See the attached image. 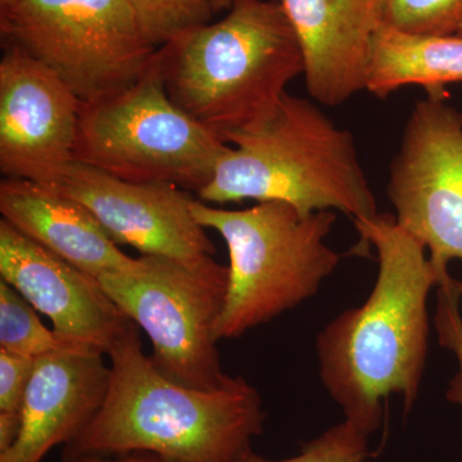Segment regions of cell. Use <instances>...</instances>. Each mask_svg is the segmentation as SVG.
<instances>
[{
	"label": "cell",
	"instance_id": "cell-1",
	"mask_svg": "<svg viewBox=\"0 0 462 462\" xmlns=\"http://www.w3.org/2000/svg\"><path fill=\"white\" fill-rule=\"evenodd\" d=\"M361 243L376 249L378 278L364 305L346 310L319 333L316 354L328 393L345 420L372 436L384 403L419 397L430 346L428 297L439 284L427 248L392 215L355 220Z\"/></svg>",
	"mask_w": 462,
	"mask_h": 462
},
{
	"label": "cell",
	"instance_id": "cell-2",
	"mask_svg": "<svg viewBox=\"0 0 462 462\" xmlns=\"http://www.w3.org/2000/svg\"><path fill=\"white\" fill-rule=\"evenodd\" d=\"M109 384L93 420L65 445L62 462L84 456H154L161 462H245L263 433V400L242 376L199 391L163 375L143 351L135 322L108 352Z\"/></svg>",
	"mask_w": 462,
	"mask_h": 462
},
{
	"label": "cell",
	"instance_id": "cell-3",
	"mask_svg": "<svg viewBox=\"0 0 462 462\" xmlns=\"http://www.w3.org/2000/svg\"><path fill=\"white\" fill-rule=\"evenodd\" d=\"M158 58L172 102L224 142L269 120L303 75L284 9L264 0H239L218 23L158 48Z\"/></svg>",
	"mask_w": 462,
	"mask_h": 462
},
{
	"label": "cell",
	"instance_id": "cell-4",
	"mask_svg": "<svg viewBox=\"0 0 462 462\" xmlns=\"http://www.w3.org/2000/svg\"><path fill=\"white\" fill-rule=\"evenodd\" d=\"M229 148L199 191L208 205L282 202L302 215L379 214L354 138L311 100L285 94L272 117L227 136Z\"/></svg>",
	"mask_w": 462,
	"mask_h": 462
},
{
	"label": "cell",
	"instance_id": "cell-5",
	"mask_svg": "<svg viewBox=\"0 0 462 462\" xmlns=\"http://www.w3.org/2000/svg\"><path fill=\"white\" fill-rule=\"evenodd\" d=\"M191 214L229 252V287L216 339H236L318 293L338 266L327 245L334 211L302 215L282 202L225 209L194 199Z\"/></svg>",
	"mask_w": 462,
	"mask_h": 462
},
{
	"label": "cell",
	"instance_id": "cell-6",
	"mask_svg": "<svg viewBox=\"0 0 462 462\" xmlns=\"http://www.w3.org/2000/svg\"><path fill=\"white\" fill-rule=\"evenodd\" d=\"M229 144L167 94L158 51L141 80L81 107L75 161L134 182H169L199 191Z\"/></svg>",
	"mask_w": 462,
	"mask_h": 462
},
{
	"label": "cell",
	"instance_id": "cell-7",
	"mask_svg": "<svg viewBox=\"0 0 462 462\" xmlns=\"http://www.w3.org/2000/svg\"><path fill=\"white\" fill-rule=\"evenodd\" d=\"M116 305L144 330L158 370L184 387H221L216 324L229 287V266L214 256L187 263L141 254L129 270L98 276Z\"/></svg>",
	"mask_w": 462,
	"mask_h": 462
},
{
	"label": "cell",
	"instance_id": "cell-8",
	"mask_svg": "<svg viewBox=\"0 0 462 462\" xmlns=\"http://www.w3.org/2000/svg\"><path fill=\"white\" fill-rule=\"evenodd\" d=\"M0 33L85 105L141 80L158 51L125 0H0Z\"/></svg>",
	"mask_w": 462,
	"mask_h": 462
},
{
	"label": "cell",
	"instance_id": "cell-9",
	"mask_svg": "<svg viewBox=\"0 0 462 462\" xmlns=\"http://www.w3.org/2000/svg\"><path fill=\"white\" fill-rule=\"evenodd\" d=\"M387 193L397 224L425 245L443 281L451 261L462 263V114L443 96L415 103Z\"/></svg>",
	"mask_w": 462,
	"mask_h": 462
},
{
	"label": "cell",
	"instance_id": "cell-10",
	"mask_svg": "<svg viewBox=\"0 0 462 462\" xmlns=\"http://www.w3.org/2000/svg\"><path fill=\"white\" fill-rule=\"evenodd\" d=\"M83 102L47 66L14 45L0 60V171L56 187L75 162Z\"/></svg>",
	"mask_w": 462,
	"mask_h": 462
},
{
	"label": "cell",
	"instance_id": "cell-11",
	"mask_svg": "<svg viewBox=\"0 0 462 462\" xmlns=\"http://www.w3.org/2000/svg\"><path fill=\"white\" fill-rule=\"evenodd\" d=\"M51 188L87 207L118 245L187 263L215 254L191 214L194 199L178 185L123 180L75 161Z\"/></svg>",
	"mask_w": 462,
	"mask_h": 462
},
{
	"label": "cell",
	"instance_id": "cell-12",
	"mask_svg": "<svg viewBox=\"0 0 462 462\" xmlns=\"http://www.w3.org/2000/svg\"><path fill=\"white\" fill-rule=\"evenodd\" d=\"M0 276L66 338L108 355L133 324L98 279L0 220Z\"/></svg>",
	"mask_w": 462,
	"mask_h": 462
},
{
	"label": "cell",
	"instance_id": "cell-13",
	"mask_svg": "<svg viewBox=\"0 0 462 462\" xmlns=\"http://www.w3.org/2000/svg\"><path fill=\"white\" fill-rule=\"evenodd\" d=\"M303 56L307 90L321 105H343L365 90L374 35L385 0H281Z\"/></svg>",
	"mask_w": 462,
	"mask_h": 462
},
{
	"label": "cell",
	"instance_id": "cell-14",
	"mask_svg": "<svg viewBox=\"0 0 462 462\" xmlns=\"http://www.w3.org/2000/svg\"><path fill=\"white\" fill-rule=\"evenodd\" d=\"M100 352L60 351L36 358L23 406V425L0 462H42L93 420L107 396L111 369Z\"/></svg>",
	"mask_w": 462,
	"mask_h": 462
},
{
	"label": "cell",
	"instance_id": "cell-15",
	"mask_svg": "<svg viewBox=\"0 0 462 462\" xmlns=\"http://www.w3.org/2000/svg\"><path fill=\"white\" fill-rule=\"evenodd\" d=\"M0 214L27 238L96 278L129 270L135 263L87 207L56 188L5 178Z\"/></svg>",
	"mask_w": 462,
	"mask_h": 462
},
{
	"label": "cell",
	"instance_id": "cell-16",
	"mask_svg": "<svg viewBox=\"0 0 462 462\" xmlns=\"http://www.w3.org/2000/svg\"><path fill=\"white\" fill-rule=\"evenodd\" d=\"M462 84V36L421 35L383 23L374 35L365 90L379 98L409 85L445 96L447 85Z\"/></svg>",
	"mask_w": 462,
	"mask_h": 462
},
{
	"label": "cell",
	"instance_id": "cell-17",
	"mask_svg": "<svg viewBox=\"0 0 462 462\" xmlns=\"http://www.w3.org/2000/svg\"><path fill=\"white\" fill-rule=\"evenodd\" d=\"M0 349L25 356L33 360L51 352H100L99 349L89 345L66 338L54 329H48L39 318L35 307L2 279H0Z\"/></svg>",
	"mask_w": 462,
	"mask_h": 462
},
{
	"label": "cell",
	"instance_id": "cell-18",
	"mask_svg": "<svg viewBox=\"0 0 462 462\" xmlns=\"http://www.w3.org/2000/svg\"><path fill=\"white\" fill-rule=\"evenodd\" d=\"M133 9L145 38L156 48L194 27L205 25L214 16L208 0H125Z\"/></svg>",
	"mask_w": 462,
	"mask_h": 462
},
{
	"label": "cell",
	"instance_id": "cell-19",
	"mask_svg": "<svg viewBox=\"0 0 462 462\" xmlns=\"http://www.w3.org/2000/svg\"><path fill=\"white\" fill-rule=\"evenodd\" d=\"M384 23L421 35L462 36V0H385Z\"/></svg>",
	"mask_w": 462,
	"mask_h": 462
},
{
	"label": "cell",
	"instance_id": "cell-20",
	"mask_svg": "<svg viewBox=\"0 0 462 462\" xmlns=\"http://www.w3.org/2000/svg\"><path fill=\"white\" fill-rule=\"evenodd\" d=\"M369 457V436L343 420L310 442L300 454L284 460H266L256 454L245 462H365Z\"/></svg>",
	"mask_w": 462,
	"mask_h": 462
},
{
	"label": "cell",
	"instance_id": "cell-21",
	"mask_svg": "<svg viewBox=\"0 0 462 462\" xmlns=\"http://www.w3.org/2000/svg\"><path fill=\"white\" fill-rule=\"evenodd\" d=\"M437 309L434 314L438 342L457 358L458 372L449 382L446 397L449 402L462 406V316L460 281L451 275L439 282L437 287Z\"/></svg>",
	"mask_w": 462,
	"mask_h": 462
},
{
	"label": "cell",
	"instance_id": "cell-22",
	"mask_svg": "<svg viewBox=\"0 0 462 462\" xmlns=\"http://www.w3.org/2000/svg\"><path fill=\"white\" fill-rule=\"evenodd\" d=\"M35 360L0 349V413L23 416Z\"/></svg>",
	"mask_w": 462,
	"mask_h": 462
},
{
	"label": "cell",
	"instance_id": "cell-23",
	"mask_svg": "<svg viewBox=\"0 0 462 462\" xmlns=\"http://www.w3.org/2000/svg\"><path fill=\"white\" fill-rule=\"evenodd\" d=\"M71 462H161L154 456L147 454H130L117 457H100V456H84Z\"/></svg>",
	"mask_w": 462,
	"mask_h": 462
},
{
	"label": "cell",
	"instance_id": "cell-24",
	"mask_svg": "<svg viewBox=\"0 0 462 462\" xmlns=\"http://www.w3.org/2000/svg\"><path fill=\"white\" fill-rule=\"evenodd\" d=\"M208 2L216 14V12L223 11V9H230L239 0H208Z\"/></svg>",
	"mask_w": 462,
	"mask_h": 462
}]
</instances>
